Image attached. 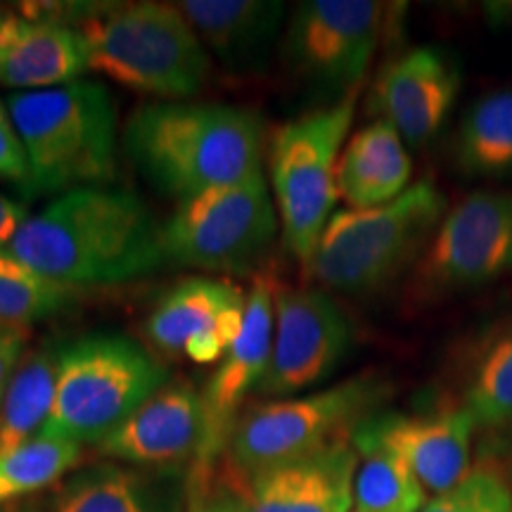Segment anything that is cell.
I'll use <instances>...</instances> for the list:
<instances>
[{"label": "cell", "mask_w": 512, "mask_h": 512, "mask_svg": "<svg viewBox=\"0 0 512 512\" xmlns=\"http://www.w3.org/2000/svg\"><path fill=\"white\" fill-rule=\"evenodd\" d=\"M8 256L67 287H105L145 278L166 264L162 223L138 195L79 188L29 216Z\"/></svg>", "instance_id": "6da1fadb"}, {"label": "cell", "mask_w": 512, "mask_h": 512, "mask_svg": "<svg viewBox=\"0 0 512 512\" xmlns=\"http://www.w3.org/2000/svg\"><path fill=\"white\" fill-rule=\"evenodd\" d=\"M124 152L162 195L178 202L264 171V124L221 102L159 100L124 128Z\"/></svg>", "instance_id": "7a4b0ae2"}, {"label": "cell", "mask_w": 512, "mask_h": 512, "mask_svg": "<svg viewBox=\"0 0 512 512\" xmlns=\"http://www.w3.org/2000/svg\"><path fill=\"white\" fill-rule=\"evenodd\" d=\"M12 124L29 162V192L64 195L117 178V105L102 83L12 93Z\"/></svg>", "instance_id": "3957f363"}, {"label": "cell", "mask_w": 512, "mask_h": 512, "mask_svg": "<svg viewBox=\"0 0 512 512\" xmlns=\"http://www.w3.org/2000/svg\"><path fill=\"white\" fill-rule=\"evenodd\" d=\"M88 69L159 100H188L209 79L211 57L178 5L124 3L79 22Z\"/></svg>", "instance_id": "277c9868"}, {"label": "cell", "mask_w": 512, "mask_h": 512, "mask_svg": "<svg viewBox=\"0 0 512 512\" xmlns=\"http://www.w3.org/2000/svg\"><path fill=\"white\" fill-rule=\"evenodd\" d=\"M444 211V195L430 181L413 183L382 207L335 211L306 271L335 292L382 290L422 256Z\"/></svg>", "instance_id": "5b68a950"}, {"label": "cell", "mask_w": 512, "mask_h": 512, "mask_svg": "<svg viewBox=\"0 0 512 512\" xmlns=\"http://www.w3.org/2000/svg\"><path fill=\"white\" fill-rule=\"evenodd\" d=\"M166 382L169 370L136 339L114 332L74 339L60 349L57 396L43 434L100 444Z\"/></svg>", "instance_id": "8992f818"}, {"label": "cell", "mask_w": 512, "mask_h": 512, "mask_svg": "<svg viewBox=\"0 0 512 512\" xmlns=\"http://www.w3.org/2000/svg\"><path fill=\"white\" fill-rule=\"evenodd\" d=\"M356 91L335 105L287 121L271 140V185L283 240L306 266L335 214L337 164L354 121Z\"/></svg>", "instance_id": "52a82bcc"}, {"label": "cell", "mask_w": 512, "mask_h": 512, "mask_svg": "<svg viewBox=\"0 0 512 512\" xmlns=\"http://www.w3.org/2000/svg\"><path fill=\"white\" fill-rule=\"evenodd\" d=\"M387 394L389 387L377 377H354L323 392L264 403L235 422L226 446L230 463L252 477L351 441Z\"/></svg>", "instance_id": "ba28073f"}, {"label": "cell", "mask_w": 512, "mask_h": 512, "mask_svg": "<svg viewBox=\"0 0 512 512\" xmlns=\"http://www.w3.org/2000/svg\"><path fill=\"white\" fill-rule=\"evenodd\" d=\"M275 235L278 211L264 171L178 202L162 223L166 261L216 273L252 268Z\"/></svg>", "instance_id": "9c48e42d"}, {"label": "cell", "mask_w": 512, "mask_h": 512, "mask_svg": "<svg viewBox=\"0 0 512 512\" xmlns=\"http://www.w3.org/2000/svg\"><path fill=\"white\" fill-rule=\"evenodd\" d=\"M512 268V195L472 192L434 230L415 268V292L439 297L494 283Z\"/></svg>", "instance_id": "30bf717a"}, {"label": "cell", "mask_w": 512, "mask_h": 512, "mask_svg": "<svg viewBox=\"0 0 512 512\" xmlns=\"http://www.w3.org/2000/svg\"><path fill=\"white\" fill-rule=\"evenodd\" d=\"M382 15L373 0H306L287 27V62L316 86L356 91L375 55Z\"/></svg>", "instance_id": "8fae6325"}, {"label": "cell", "mask_w": 512, "mask_h": 512, "mask_svg": "<svg viewBox=\"0 0 512 512\" xmlns=\"http://www.w3.org/2000/svg\"><path fill=\"white\" fill-rule=\"evenodd\" d=\"M351 347V325L323 290L275 287L273 349L256 394L290 396L332 375Z\"/></svg>", "instance_id": "7c38bea8"}, {"label": "cell", "mask_w": 512, "mask_h": 512, "mask_svg": "<svg viewBox=\"0 0 512 512\" xmlns=\"http://www.w3.org/2000/svg\"><path fill=\"white\" fill-rule=\"evenodd\" d=\"M247 294L219 278H190L159 299L145 332L159 351L192 363L221 361L245 328Z\"/></svg>", "instance_id": "4fadbf2b"}, {"label": "cell", "mask_w": 512, "mask_h": 512, "mask_svg": "<svg viewBox=\"0 0 512 512\" xmlns=\"http://www.w3.org/2000/svg\"><path fill=\"white\" fill-rule=\"evenodd\" d=\"M275 287L278 285L268 275L254 278L247 292L245 328L204 389V444L197 456L200 463H211L221 448L228 446L242 401L264 380L273 349Z\"/></svg>", "instance_id": "5bb4252c"}, {"label": "cell", "mask_w": 512, "mask_h": 512, "mask_svg": "<svg viewBox=\"0 0 512 512\" xmlns=\"http://www.w3.org/2000/svg\"><path fill=\"white\" fill-rule=\"evenodd\" d=\"M460 91V69L432 46L408 50L377 76L370 107L392 124L403 143L420 147L444 124Z\"/></svg>", "instance_id": "9a60e30c"}, {"label": "cell", "mask_w": 512, "mask_h": 512, "mask_svg": "<svg viewBox=\"0 0 512 512\" xmlns=\"http://www.w3.org/2000/svg\"><path fill=\"white\" fill-rule=\"evenodd\" d=\"M204 444V401L190 382L166 384L98 444L105 458L133 465L178 463L200 456Z\"/></svg>", "instance_id": "2e32d148"}, {"label": "cell", "mask_w": 512, "mask_h": 512, "mask_svg": "<svg viewBox=\"0 0 512 512\" xmlns=\"http://www.w3.org/2000/svg\"><path fill=\"white\" fill-rule=\"evenodd\" d=\"M358 453L342 441L311 456L247 477L249 512H349Z\"/></svg>", "instance_id": "e0dca14e"}, {"label": "cell", "mask_w": 512, "mask_h": 512, "mask_svg": "<svg viewBox=\"0 0 512 512\" xmlns=\"http://www.w3.org/2000/svg\"><path fill=\"white\" fill-rule=\"evenodd\" d=\"M88 72L79 29L67 22L3 12L0 19V83L24 91H48Z\"/></svg>", "instance_id": "ac0fdd59"}, {"label": "cell", "mask_w": 512, "mask_h": 512, "mask_svg": "<svg viewBox=\"0 0 512 512\" xmlns=\"http://www.w3.org/2000/svg\"><path fill=\"white\" fill-rule=\"evenodd\" d=\"M375 425L411 465L427 498L451 491L470 472V441L477 422L465 406L415 418L382 415Z\"/></svg>", "instance_id": "d6986e66"}, {"label": "cell", "mask_w": 512, "mask_h": 512, "mask_svg": "<svg viewBox=\"0 0 512 512\" xmlns=\"http://www.w3.org/2000/svg\"><path fill=\"white\" fill-rule=\"evenodd\" d=\"M178 8L202 46L238 74L264 67L285 17L275 0H185Z\"/></svg>", "instance_id": "ffe728a7"}, {"label": "cell", "mask_w": 512, "mask_h": 512, "mask_svg": "<svg viewBox=\"0 0 512 512\" xmlns=\"http://www.w3.org/2000/svg\"><path fill=\"white\" fill-rule=\"evenodd\" d=\"M413 164L406 143L387 121L363 126L344 145L337 164V195L349 209H373L411 188Z\"/></svg>", "instance_id": "44dd1931"}, {"label": "cell", "mask_w": 512, "mask_h": 512, "mask_svg": "<svg viewBox=\"0 0 512 512\" xmlns=\"http://www.w3.org/2000/svg\"><path fill=\"white\" fill-rule=\"evenodd\" d=\"M358 453L354 477L356 512H420L430 501L411 465L377 430L375 415L351 437Z\"/></svg>", "instance_id": "7402d4cb"}, {"label": "cell", "mask_w": 512, "mask_h": 512, "mask_svg": "<svg viewBox=\"0 0 512 512\" xmlns=\"http://www.w3.org/2000/svg\"><path fill=\"white\" fill-rule=\"evenodd\" d=\"M60 349L43 344L19 361L0 401V453L41 437L46 430L57 396Z\"/></svg>", "instance_id": "603a6c76"}, {"label": "cell", "mask_w": 512, "mask_h": 512, "mask_svg": "<svg viewBox=\"0 0 512 512\" xmlns=\"http://www.w3.org/2000/svg\"><path fill=\"white\" fill-rule=\"evenodd\" d=\"M458 162L467 174H510L512 88L484 95L465 112L458 131Z\"/></svg>", "instance_id": "cb8c5ba5"}, {"label": "cell", "mask_w": 512, "mask_h": 512, "mask_svg": "<svg viewBox=\"0 0 512 512\" xmlns=\"http://www.w3.org/2000/svg\"><path fill=\"white\" fill-rule=\"evenodd\" d=\"M79 460L81 444L50 434L0 453V508L60 482Z\"/></svg>", "instance_id": "d4e9b609"}, {"label": "cell", "mask_w": 512, "mask_h": 512, "mask_svg": "<svg viewBox=\"0 0 512 512\" xmlns=\"http://www.w3.org/2000/svg\"><path fill=\"white\" fill-rule=\"evenodd\" d=\"M55 512H152L143 477L124 467L100 465L62 486Z\"/></svg>", "instance_id": "484cf974"}, {"label": "cell", "mask_w": 512, "mask_h": 512, "mask_svg": "<svg viewBox=\"0 0 512 512\" xmlns=\"http://www.w3.org/2000/svg\"><path fill=\"white\" fill-rule=\"evenodd\" d=\"M465 411L484 427H498L512 420V335L494 342L477 363L467 384Z\"/></svg>", "instance_id": "4316f807"}, {"label": "cell", "mask_w": 512, "mask_h": 512, "mask_svg": "<svg viewBox=\"0 0 512 512\" xmlns=\"http://www.w3.org/2000/svg\"><path fill=\"white\" fill-rule=\"evenodd\" d=\"M81 290L53 280L24 275V278H0V325L27 330L69 309Z\"/></svg>", "instance_id": "83f0119b"}, {"label": "cell", "mask_w": 512, "mask_h": 512, "mask_svg": "<svg viewBox=\"0 0 512 512\" xmlns=\"http://www.w3.org/2000/svg\"><path fill=\"white\" fill-rule=\"evenodd\" d=\"M420 512H512V491L501 467L482 463L470 467L451 491L430 498Z\"/></svg>", "instance_id": "f1b7e54d"}, {"label": "cell", "mask_w": 512, "mask_h": 512, "mask_svg": "<svg viewBox=\"0 0 512 512\" xmlns=\"http://www.w3.org/2000/svg\"><path fill=\"white\" fill-rule=\"evenodd\" d=\"M211 463H200L192 482L188 512H249L245 491L228 482H211Z\"/></svg>", "instance_id": "f546056e"}, {"label": "cell", "mask_w": 512, "mask_h": 512, "mask_svg": "<svg viewBox=\"0 0 512 512\" xmlns=\"http://www.w3.org/2000/svg\"><path fill=\"white\" fill-rule=\"evenodd\" d=\"M0 181L15 183L24 195L29 192V162L22 140L12 124L8 102L0 100Z\"/></svg>", "instance_id": "4dcf8cb0"}, {"label": "cell", "mask_w": 512, "mask_h": 512, "mask_svg": "<svg viewBox=\"0 0 512 512\" xmlns=\"http://www.w3.org/2000/svg\"><path fill=\"white\" fill-rule=\"evenodd\" d=\"M24 342H27V330L0 325V401L8 392V384L12 375H15L19 361L27 354Z\"/></svg>", "instance_id": "1f68e13d"}, {"label": "cell", "mask_w": 512, "mask_h": 512, "mask_svg": "<svg viewBox=\"0 0 512 512\" xmlns=\"http://www.w3.org/2000/svg\"><path fill=\"white\" fill-rule=\"evenodd\" d=\"M27 219L29 214L24 204L0 195V254H8L12 240L17 238Z\"/></svg>", "instance_id": "d6a6232c"}, {"label": "cell", "mask_w": 512, "mask_h": 512, "mask_svg": "<svg viewBox=\"0 0 512 512\" xmlns=\"http://www.w3.org/2000/svg\"><path fill=\"white\" fill-rule=\"evenodd\" d=\"M24 275H36V273L27 271L24 266H19L12 256L0 254V278H24Z\"/></svg>", "instance_id": "836d02e7"}, {"label": "cell", "mask_w": 512, "mask_h": 512, "mask_svg": "<svg viewBox=\"0 0 512 512\" xmlns=\"http://www.w3.org/2000/svg\"><path fill=\"white\" fill-rule=\"evenodd\" d=\"M0 512H27V510H22V508H8V505H5V508H0Z\"/></svg>", "instance_id": "e575fe53"}, {"label": "cell", "mask_w": 512, "mask_h": 512, "mask_svg": "<svg viewBox=\"0 0 512 512\" xmlns=\"http://www.w3.org/2000/svg\"><path fill=\"white\" fill-rule=\"evenodd\" d=\"M0 19H3V10H0Z\"/></svg>", "instance_id": "d590c367"}, {"label": "cell", "mask_w": 512, "mask_h": 512, "mask_svg": "<svg viewBox=\"0 0 512 512\" xmlns=\"http://www.w3.org/2000/svg\"><path fill=\"white\" fill-rule=\"evenodd\" d=\"M354 512H356V510H354Z\"/></svg>", "instance_id": "8d00e7d4"}]
</instances>
